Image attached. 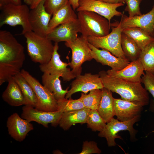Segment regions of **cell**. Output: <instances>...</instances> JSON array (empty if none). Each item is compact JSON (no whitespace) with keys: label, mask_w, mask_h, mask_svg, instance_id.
Instances as JSON below:
<instances>
[{"label":"cell","mask_w":154,"mask_h":154,"mask_svg":"<svg viewBox=\"0 0 154 154\" xmlns=\"http://www.w3.org/2000/svg\"><path fill=\"white\" fill-rule=\"evenodd\" d=\"M79 32H81V27L77 19L58 26L48 34L46 37L55 42H68L77 38Z\"/></svg>","instance_id":"cell-15"},{"label":"cell","mask_w":154,"mask_h":154,"mask_svg":"<svg viewBox=\"0 0 154 154\" xmlns=\"http://www.w3.org/2000/svg\"><path fill=\"white\" fill-rule=\"evenodd\" d=\"M44 1L42 0L36 7L31 9L29 21L33 32L40 36L46 37L52 15L46 10L44 6Z\"/></svg>","instance_id":"cell-14"},{"label":"cell","mask_w":154,"mask_h":154,"mask_svg":"<svg viewBox=\"0 0 154 154\" xmlns=\"http://www.w3.org/2000/svg\"><path fill=\"white\" fill-rule=\"evenodd\" d=\"M144 68L139 58L130 62L124 68L119 70L112 69L106 71L109 76L118 79L134 82L141 83L142 76L145 73Z\"/></svg>","instance_id":"cell-17"},{"label":"cell","mask_w":154,"mask_h":154,"mask_svg":"<svg viewBox=\"0 0 154 154\" xmlns=\"http://www.w3.org/2000/svg\"><path fill=\"white\" fill-rule=\"evenodd\" d=\"M42 0H34L32 4L30 6L31 9L36 7Z\"/></svg>","instance_id":"cell-40"},{"label":"cell","mask_w":154,"mask_h":154,"mask_svg":"<svg viewBox=\"0 0 154 154\" xmlns=\"http://www.w3.org/2000/svg\"><path fill=\"white\" fill-rule=\"evenodd\" d=\"M143 103L130 101L121 98H114V109L117 119L120 121H126L140 115L143 107Z\"/></svg>","instance_id":"cell-18"},{"label":"cell","mask_w":154,"mask_h":154,"mask_svg":"<svg viewBox=\"0 0 154 154\" xmlns=\"http://www.w3.org/2000/svg\"><path fill=\"white\" fill-rule=\"evenodd\" d=\"M90 110L84 108L80 110L63 112L59 125L64 130H67L73 125L86 123Z\"/></svg>","instance_id":"cell-24"},{"label":"cell","mask_w":154,"mask_h":154,"mask_svg":"<svg viewBox=\"0 0 154 154\" xmlns=\"http://www.w3.org/2000/svg\"><path fill=\"white\" fill-rule=\"evenodd\" d=\"M7 82V86L2 95L3 100L11 106L26 105L21 89L13 77L9 78Z\"/></svg>","instance_id":"cell-21"},{"label":"cell","mask_w":154,"mask_h":154,"mask_svg":"<svg viewBox=\"0 0 154 154\" xmlns=\"http://www.w3.org/2000/svg\"><path fill=\"white\" fill-rule=\"evenodd\" d=\"M102 93V89L93 90L90 91L88 94L82 93L79 99L83 103L85 108L90 110H97Z\"/></svg>","instance_id":"cell-30"},{"label":"cell","mask_w":154,"mask_h":154,"mask_svg":"<svg viewBox=\"0 0 154 154\" xmlns=\"http://www.w3.org/2000/svg\"><path fill=\"white\" fill-rule=\"evenodd\" d=\"M21 73L31 86L36 95L38 103L35 108L47 112L58 111L57 101L53 94L26 70L23 69Z\"/></svg>","instance_id":"cell-8"},{"label":"cell","mask_w":154,"mask_h":154,"mask_svg":"<svg viewBox=\"0 0 154 154\" xmlns=\"http://www.w3.org/2000/svg\"><path fill=\"white\" fill-rule=\"evenodd\" d=\"M13 77L21 89L26 102V105L36 108L38 103L36 95L30 84L21 74V71Z\"/></svg>","instance_id":"cell-26"},{"label":"cell","mask_w":154,"mask_h":154,"mask_svg":"<svg viewBox=\"0 0 154 154\" xmlns=\"http://www.w3.org/2000/svg\"><path fill=\"white\" fill-rule=\"evenodd\" d=\"M7 127L9 134L19 142L24 140L27 133L34 129L33 125L30 122L20 117L16 113L8 117Z\"/></svg>","instance_id":"cell-19"},{"label":"cell","mask_w":154,"mask_h":154,"mask_svg":"<svg viewBox=\"0 0 154 154\" xmlns=\"http://www.w3.org/2000/svg\"><path fill=\"white\" fill-rule=\"evenodd\" d=\"M140 116L139 115L131 119L123 121H120L117 119L113 117L107 123L103 129L100 132L98 136L100 137L105 138L108 146L110 147L116 145V138L122 139L121 137L117 134L120 131H128L132 139H135L137 131L134 129L133 125L139 121Z\"/></svg>","instance_id":"cell-9"},{"label":"cell","mask_w":154,"mask_h":154,"mask_svg":"<svg viewBox=\"0 0 154 154\" xmlns=\"http://www.w3.org/2000/svg\"><path fill=\"white\" fill-rule=\"evenodd\" d=\"M92 50L93 59L104 66L110 67L112 69L119 70L125 67L130 62L127 58L123 59L116 56L107 50H100L88 42Z\"/></svg>","instance_id":"cell-20"},{"label":"cell","mask_w":154,"mask_h":154,"mask_svg":"<svg viewBox=\"0 0 154 154\" xmlns=\"http://www.w3.org/2000/svg\"><path fill=\"white\" fill-rule=\"evenodd\" d=\"M60 77L58 74L44 73L41 77L42 85L53 94L57 101L65 98L69 88L68 87L65 90L62 88L59 79Z\"/></svg>","instance_id":"cell-23"},{"label":"cell","mask_w":154,"mask_h":154,"mask_svg":"<svg viewBox=\"0 0 154 154\" xmlns=\"http://www.w3.org/2000/svg\"><path fill=\"white\" fill-rule=\"evenodd\" d=\"M119 22L122 29L131 27L140 28L154 37V4L146 14L130 17L122 13Z\"/></svg>","instance_id":"cell-16"},{"label":"cell","mask_w":154,"mask_h":154,"mask_svg":"<svg viewBox=\"0 0 154 154\" xmlns=\"http://www.w3.org/2000/svg\"><path fill=\"white\" fill-rule=\"evenodd\" d=\"M141 83L143 84L145 88L149 91L153 98V102L150 107L151 111L154 112V74L145 71L142 77Z\"/></svg>","instance_id":"cell-33"},{"label":"cell","mask_w":154,"mask_h":154,"mask_svg":"<svg viewBox=\"0 0 154 154\" xmlns=\"http://www.w3.org/2000/svg\"><path fill=\"white\" fill-rule=\"evenodd\" d=\"M101 153V150L98 147L97 143L93 141H86L83 142L82 149L79 154H99Z\"/></svg>","instance_id":"cell-36"},{"label":"cell","mask_w":154,"mask_h":154,"mask_svg":"<svg viewBox=\"0 0 154 154\" xmlns=\"http://www.w3.org/2000/svg\"><path fill=\"white\" fill-rule=\"evenodd\" d=\"M106 2L110 3H122L123 4L125 3L124 0H99Z\"/></svg>","instance_id":"cell-39"},{"label":"cell","mask_w":154,"mask_h":154,"mask_svg":"<svg viewBox=\"0 0 154 154\" xmlns=\"http://www.w3.org/2000/svg\"><path fill=\"white\" fill-rule=\"evenodd\" d=\"M26 39L28 54L31 60L40 64L47 63L53 53L54 45L47 37L40 36L32 31L23 35Z\"/></svg>","instance_id":"cell-3"},{"label":"cell","mask_w":154,"mask_h":154,"mask_svg":"<svg viewBox=\"0 0 154 154\" xmlns=\"http://www.w3.org/2000/svg\"><path fill=\"white\" fill-rule=\"evenodd\" d=\"M10 4L21 5L22 4L21 1V0H0V7Z\"/></svg>","instance_id":"cell-37"},{"label":"cell","mask_w":154,"mask_h":154,"mask_svg":"<svg viewBox=\"0 0 154 154\" xmlns=\"http://www.w3.org/2000/svg\"><path fill=\"white\" fill-rule=\"evenodd\" d=\"M52 15L48 25V34L60 25L77 19V15L69 1Z\"/></svg>","instance_id":"cell-22"},{"label":"cell","mask_w":154,"mask_h":154,"mask_svg":"<svg viewBox=\"0 0 154 154\" xmlns=\"http://www.w3.org/2000/svg\"><path fill=\"white\" fill-rule=\"evenodd\" d=\"M122 3H110L99 0H79L77 11H88L95 12L107 19L110 23L114 16H121L122 13L117 10L119 7L123 6Z\"/></svg>","instance_id":"cell-10"},{"label":"cell","mask_w":154,"mask_h":154,"mask_svg":"<svg viewBox=\"0 0 154 154\" xmlns=\"http://www.w3.org/2000/svg\"><path fill=\"white\" fill-rule=\"evenodd\" d=\"M121 45L125 56L129 61H133L139 58L142 50L133 39L122 32Z\"/></svg>","instance_id":"cell-28"},{"label":"cell","mask_w":154,"mask_h":154,"mask_svg":"<svg viewBox=\"0 0 154 154\" xmlns=\"http://www.w3.org/2000/svg\"><path fill=\"white\" fill-rule=\"evenodd\" d=\"M65 44L72 51L71 60L68 63L72 71L76 76L81 74L82 64L93 59L87 37L82 35L73 41L65 42Z\"/></svg>","instance_id":"cell-7"},{"label":"cell","mask_w":154,"mask_h":154,"mask_svg":"<svg viewBox=\"0 0 154 154\" xmlns=\"http://www.w3.org/2000/svg\"><path fill=\"white\" fill-rule=\"evenodd\" d=\"M25 4L30 6L32 4L34 0H23Z\"/></svg>","instance_id":"cell-41"},{"label":"cell","mask_w":154,"mask_h":154,"mask_svg":"<svg viewBox=\"0 0 154 154\" xmlns=\"http://www.w3.org/2000/svg\"><path fill=\"white\" fill-rule=\"evenodd\" d=\"M88 128L92 131H102L106 125V123L100 116L96 110H90L87 119Z\"/></svg>","instance_id":"cell-31"},{"label":"cell","mask_w":154,"mask_h":154,"mask_svg":"<svg viewBox=\"0 0 154 154\" xmlns=\"http://www.w3.org/2000/svg\"><path fill=\"white\" fill-rule=\"evenodd\" d=\"M0 27L5 25L21 26V34L32 31L29 21V8L26 4H8L0 7Z\"/></svg>","instance_id":"cell-5"},{"label":"cell","mask_w":154,"mask_h":154,"mask_svg":"<svg viewBox=\"0 0 154 154\" xmlns=\"http://www.w3.org/2000/svg\"><path fill=\"white\" fill-rule=\"evenodd\" d=\"M79 0H69V2L74 10H75L78 7Z\"/></svg>","instance_id":"cell-38"},{"label":"cell","mask_w":154,"mask_h":154,"mask_svg":"<svg viewBox=\"0 0 154 154\" xmlns=\"http://www.w3.org/2000/svg\"><path fill=\"white\" fill-rule=\"evenodd\" d=\"M75 78L71 83L70 89L66 94L65 98L66 99L71 98L73 94L78 92L87 94L93 90L102 89L104 88L99 74L86 73L84 75H78Z\"/></svg>","instance_id":"cell-13"},{"label":"cell","mask_w":154,"mask_h":154,"mask_svg":"<svg viewBox=\"0 0 154 154\" xmlns=\"http://www.w3.org/2000/svg\"><path fill=\"white\" fill-rule=\"evenodd\" d=\"M98 74L104 87L119 94L122 99L141 102L145 106L149 104L148 94L141 82L117 79L109 76L104 70L100 71Z\"/></svg>","instance_id":"cell-2"},{"label":"cell","mask_w":154,"mask_h":154,"mask_svg":"<svg viewBox=\"0 0 154 154\" xmlns=\"http://www.w3.org/2000/svg\"><path fill=\"white\" fill-rule=\"evenodd\" d=\"M60 150H56L53 151V153L54 154H62Z\"/></svg>","instance_id":"cell-42"},{"label":"cell","mask_w":154,"mask_h":154,"mask_svg":"<svg viewBox=\"0 0 154 154\" xmlns=\"http://www.w3.org/2000/svg\"><path fill=\"white\" fill-rule=\"evenodd\" d=\"M77 15L82 36L101 37L110 33L111 23L105 17L88 11H79Z\"/></svg>","instance_id":"cell-4"},{"label":"cell","mask_w":154,"mask_h":154,"mask_svg":"<svg viewBox=\"0 0 154 154\" xmlns=\"http://www.w3.org/2000/svg\"><path fill=\"white\" fill-rule=\"evenodd\" d=\"M126 6L125 11H127L129 17H132L142 15L140 10V4L142 0H124Z\"/></svg>","instance_id":"cell-35"},{"label":"cell","mask_w":154,"mask_h":154,"mask_svg":"<svg viewBox=\"0 0 154 154\" xmlns=\"http://www.w3.org/2000/svg\"><path fill=\"white\" fill-rule=\"evenodd\" d=\"M102 90L101 98L97 110L107 123L115 116L114 106V98L111 91L104 87Z\"/></svg>","instance_id":"cell-25"},{"label":"cell","mask_w":154,"mask_h":154,"mask_svg":"<svg viewBox=\"0 0 154 154\" xmlns=\"http://www.w3.org/2000/svg\"><path fill=\"white\" fill-rule=\"evenodd\" d=\"M122 32L133 39L141 50L154 40V37L139 27L127 28L122 29Z\"/></svg>","instance_id":"cell-27"},{"label":"cell","mask_w":154,"mask_h":154,"mask_svg":"<svg viewBox=\"0 0 154 154\" xmlns=\"http://www.w3.org/2000/svg\"><path fill=\"white\" fill-rule=\"evenodd\" d=\"M68 1L69 0H44V6L46 11L52 15Z\"/></svg>","instance_id":"cell-34"},{"label":"cell","mask_w":154,"mask_h":154,"mask_svg":"<svg viewBox=\"0 0 154 154\" xmlns=\"http://www.w3.org/2000/svg\"><path fill=\"white\" fill-rule=\"evenodd\" d=\"M153 132H154V130Z\"/></svg>","instance_id":"cell-43"},{"label":"cell","mask_w":154,"mask_h":154,"mask_svg":"<svg viewBox=\"0 0 154 154\" xmlns=\"http://www.w3.org/2000/svg\"><path fill=\"white\" fill-rule=\"evenodd\" d=\"M63 112L58 110L52 112L42 111L28 105H25L22 108L21 117L31 122L34 121L47 128L50 123L56 127L59 122Z\"/></svg>","instance_id":"cell-11"},{"label":"cell","mask_w":154,"mask_h":154,"mask_svg":"<svg viewBox=\"0 0 154 154\" xmlns=\"http://www.w3.org/2000/svg\"><path fill=\"white\" fill-rule=\"evenodd\" d=\"M58 110L63 112L80 110L85 108L80 100L79 98L73 100L66 98L57 101Z\"/></svg>","instance_id":"cell-32"},{"label":"cell","mask_w":154,"mask_h":154,"mask_svg":"<svg viewBox=\"0 0 154 154\" xmlns=\"http://www.w3.org/2000/svg\"><path fill=\"white\" fill-rule=\"evenodd\" d=\"M24 48L9 31H0V85L21 71Z\"/></svg>","instance_id":"cell-1"},{"label":"cell","mask_w":154,"mask_h":154,"mask_svg":"<svg viewBox=\"0 0 154 154\" xmlns=\"http://www.w3.org/2000/svg\"><path fill=\"white\" fill-rule=\"evenodd\" d=\"M112 31L106 36L101 37L88 36L89 43L95 47L107 50L116 56L123 59L127 58L122 50L121 45L122 29L119 22L110 23Z\"/></svg>","instance_id":"cell-6"},{"label":"cell","mask_w":154,"mask_h":154,"mask_svg":"<svg viewBox=\"0 0 154 154\" xmlns=\"http://www.w3.org/2000/svg\"><path fill=\"white\" fill-rule=\"evenodd\" d=\"M139 58L145 71L154 74V40L142 50Z\"/></svg>","instance_id":"cell-29"},{"label":"cell","mask_w":154,"mask_h":154,"mask_svg":"<svg viewBox=\"0 0 154 154\" xmlns=\"http://www.w3.org/2000/svg\"><path fill=\"white\" fill-rule=\"evenodd\" d=\"M58 43L55 42L52 56L47 63L40 64V70L44 73L51 74H58L64 81H69L76 78V76L67 66L69 63L62 62L58 52Z\"/></svg>","instance_id":"cell-12"}]
</instances>
